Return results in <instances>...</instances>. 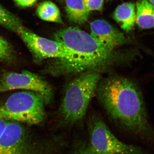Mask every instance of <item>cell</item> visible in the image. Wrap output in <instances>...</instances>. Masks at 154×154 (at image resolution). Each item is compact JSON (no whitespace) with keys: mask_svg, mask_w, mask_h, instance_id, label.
Instances as JSON below:
<instances>
[{"mask_svg":"<svg viewBox=\"0 0 154 154\" xmlns=\"http://www.w3.org/2000/svg\"><path fill=\"white\" fill-rule=\"evenodd\" d=\"M17 33L30 50L35 62L51 58L71 60L74 57L73 53L60 42L38 36L24 27Z\"/></svg>","mask_w":154,"mask_h":154,"instance_id":"7","label":"cell"},{"mask_svg":"<svg viewBox=\"0 0 154 154\" xmlns=\"http://www.w3.org/2000/svg\"><path fill=\"white\" fill-rule=\"evenodd\" d=\"M54 38L75 56L71 60H54L47 69L48 72L53 75L99 72V69L114 63L134 60L138 55L137 51L134 50L123 54L116 53L77 27L61 29L55 33Z\"/></svg>","mask_w":154,"mask_h":154,"instance_id":"2","label":"cell"},{"mask_svg":"<svg viewBox=\"0 0 154 154\" xmlns=\"http://www.w3.org/2000/svg\"><path fill=\"white\" fill-rule=\"evenodd\" d=\"M91 35L107 48L113 50L126 42L124 34L104 20H96L91 24Z\"/></svg>","mask_w":154,"mask_h":154,"instance_id":"9","label":"cell"},{"mask_svg":"<svg viewBox=\"0 0 154 154\" xmlns=\"http://www.w3.org/2000/svg\"><path fill=\"white\" fill-rule=\"evenodd\" d=\"M18 5L23 8L31 7L34 5L37 0H14Z\"/></svg>","mask_w":154,"mask_h":154,"instance_id":"18","label":"cell"},{"mask_svg":"<svg viewBox=\"0 0 154 154\" xmlns=\"http://www.w3.org/2000/svg\"><path fill=\"white\" fill-rule=\"evenodd\" d=\"M100 77L99 72H86L67 85L60 110L65 123L72 125L82 120L98 88Z\"/></svg>","mask_w":154,"mask_h":154,"instance_id":"3","label":"cell"},{"mask_svg":"<svg viewBox=\"0 0 154 154\" xmlns=\"http://www.w3.org/2000/svg\"><path fill=\"white\" fill-rule=\"evenodd\" d=\"M90 142L100 154H154L140 146L125 143L116 137L99 117L91 119L89 125Z\"/></svg>","mask_w":154,"mask_h":154,"instance_id":"6","label":"cell"},{"mask_svg":"<svg viewBox=\"0 0 154 154\" xmlns=\"http://www.w3.org/2000/svg\"><path fill=\"white\" fill-rule=\"evenodd\" d=\"M56 141L34 137L22 123L8 121L0 140V154H55Z\"/></svg>","mask_w":154,"mask_h":154,"instance_id":"4","label":"cell"},{"mask_svg":"<svg viewBox=\"0 0 154 154\" xmlns=\"http://www.w3.org/2000/svg\"><path fill=\"white\" fill-rule=\"evenodd\" d=\"M13 57V51L11 45L0 36V61L10 60Z\"/></svg>","mask_w":154,"mask_h":154,"instance_id":"15","label":"cell"},{"mask_svg":"<svg viewBox=\"0 0 154 154\" xmlns=\"http://www.w3.org/2000/svg\"><path fill=\"white\" fill-rule=\"evenodd\" d=\"M17 89L33 91L42 94L46 103H49L53 96L49 84L38 75L27 70L20 73L9 72L0 80V93Z\"/></svg>","mask_w":154,"mask_h":154,"instance_id":"8","label":"cell"},{"mask_svg":"<svg viewBox=\"0 0 154 154\" xmlns=\"http://www.w3.org/2000/svg\"><path fill=\"white\" fill-rule=\"evenodd\" d=\"M136 24L141 29L154 28V7L148 0H139L136 4Z\"/></svg>","mask_w":154,"mask_h":154,"instance_id":"11","label":"cell"},{"mask_svg":"<svg viewBox=\"0 0 154 154\" xmlns=\"http://www.w3.org/2000/svg\"><path fill=\"white\" fill-rule=\"evenodd\" d=\"M0 25L17 33L23 27L20 20L0 5Z\"/></svg>","mask_w":154,"mask_h":154,"instance_id":"14","label":"cell"},{"mask_svg":"<svg viewBox=\"0 0 154 154\" xmlns=\"http://www.w3.org/2000/svg\"><path fill=\"white\" fill-rule=\"evenodd\" d=\"M150 3L154 7V0H148Z\"/></svg>","mask_w":154,"mask_h":154,"instance_id":"20","label":"cell"},{"mask_svg":"<svg viewBox=\"0 0 154 154\" xmlns=\"http://www.w3.org/2000/svg\"><path fill=\"white\" fill-rule=\"evenodd\" d=\"M97 89L110 117L137 143L154 150V129L136 84L123 77L111 76L99 84Z\"/></svg>","mask_w":154,"mask_h":154,"instance_id":"1","label":"cell"},{"mask_svg":"<svg viewBox=\"0 0 154 154\" xmlns=\"http://www.w3.org/2000/svg\"><path fill=\"white\" fill-rule=\"evenodd\" d=\"M8 122V120L0 119V140H1V138L2 136L3 133L6 129Z\"/></svg>","mask_w":154,"mask_h":154,"instance_id":"19","label":"cell"},{"mask_svg":"<svg viewBox=\"0 0 154 154\" xmlns=\"http://www.w3.org/2000/svg\"><path fill=\"white\" fill-rule=\"evenodd\" d=\"M136 5L126 2L119 5L115 10L113 18L126 31L132 30L136 24Z\"/></svg>","mask_w":154,"mask_h":154,"instance_id":"10","label":"cell"},{"mask_svg":"<svg viewBox=\"0 0 154 154\" xmlns=\"http://www.w3.org/2000/svg\"><path fill=\"white\" fill-rule=\"evenodd\" d=\"M66 10L70 21L81 25L88 20L90 11L83 0H65Z\"/></svg>","mask_w":154,"mask_h":154,"instance_id":"12","label":"cell"},{"mask_svg":"<svg viewBox=\"0 0 154 154\" xmlns=\"http://www.w3.org/2000/svg\"><path fill=\"white\" fill-rule=\"evenodd\" d=\"M71 154H100L93 149L90 143H81L74 148Z\"/></svg>","mask_w":154,"mask_h":154,"instance_id":"16","label":"cell"},{"mask_svg":"<svg viewBox=\"0 0 154 154\" xmlns=\"http://www.w3.org/2000/svg\"><path fill=\"white\" fill-rule=\"evenodd\" d=\"M84 4L89 11H101L104 4V0H83Z\"/></svg>","mask_w":154,"mask_h":154,"instance_id":"17","label":"cell"},{"mask_svg":"<svg viewBox=\"0 0 154 154\" xmlns=\"http://www.w3.org/2000/svg\"><path fill=\"white\" fill-rule=\"evenodd\" d=\"M36 13L38 17L44 21L63 23L59 9L50 1L41 3L37 7Z\"/></svg>","mask_w":154,"mask_h":154,"instance_id":"13","label":"cell"},{"mask_svg":"<svg viewBox=\"0 0 154 154\" xmlns=\"http://www.w3.org/2000/svg\"><path fill=\"white\" fill-rule=\"evenodd\" d=\"M45 103L40 93L28 91L15 93L0 105V119L38 125L44 120Z\"/></svg>","mask_w":154,"mask_h":154,"instance_id":"5","label":"cell"}]
</instances>
